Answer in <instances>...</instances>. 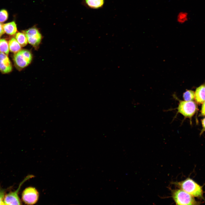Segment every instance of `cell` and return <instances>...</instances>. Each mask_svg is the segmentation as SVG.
<instances>
[{
    "mask_svg": "<svg viewBox=\"0 0 205 205\" xmlns=\"http://www.w3.org/2000/svg\"><path fill=\"white\" fill-rule=\"evenodd\" d=\"M173 184L194 197H202L203 191L202 187L190 178H186L181 181L173 182Z\"/></svg>",
    "mask_w": 205,
    "mask_h": 205,
    "instance_id": "1",
    "label": "cell"
},
{
    "mask_svg": "<svg viewBox=\"0 0 205 205\" xmlns=\"http://www.w3.org/2000/svg\"><path fill=\"white\" fill-rule=\"evenodd\" d=\"M34 177L32 175L26 176L20 183L18 188L14 191H11L6 194L4 199L5 205H20L21 202L19 196V192L23 183L27 180Z\"/></svg>",
    "mask_w": 205,
    "mask_h": 205,
    "instance_id": "5",
    "label": "cell"
},
{
    "mask_svg": "<svg viewBox=\"0 0 205 205\" xmlns=\"http://www.w3.org/2000/svg\"><path fill=\"white\" fill-rule=\"evenodd\" d=\"M189 18L188 13L184 11H181L177 14L176 17V20L180 24H183L187 22Z\"/></svg>",
    "mask_w": 205,
    "mask_h": 205,
    "instance_id": "13",
    "label": "cell"
},
{
    "mask_svg": "<svg viewBox=\"0 0 205 205\" xmlns=\"http://www.w3.org/2000/svg\"><path fill=\"white\" fill-rule=\"evenodd\" d=\"M6 189L0 187V205H5L4 199L6 195Z\"/></svg>",
    "mask_w": 205,
    "mask_h": 205,
    "instance_id": "18",
    "label": "cell"
},
{
    "mask_svg": "<svg viewBox=\"0 0 205 205\" xmlns=\"http://www.w3.org/2000/svg\"><path fill=\"white\" fill-rule=\"evenodd\" d=\"M32 58V54L29 50L23 49L15 54L13 60L16 67L20 70L30 63Z\"/></svg>",
    "mask_w": 205,
    "mask_h": 205,
    "instance_id": "4",
    "label": "cell"
},
{
    "mask_svg": "<svg viewBox=\"0 0 205 205\" xmlns=\"http://www.w3.org/2000/svg\"><path fill=\"white\" fill-rule=\"evenodd\" d=\"M4 32L3 28V24L0 23V37L3 34Z\"/></svg>",
    "mask_w": 205,
    "mask_h": 205,
    "instance_id": "20",
    "label": "cell"
},
{
    "mask_svg": "<svg viewBox=\"0 0 205 205\" xmlns=\"http://www.w3.org/2000/svg\"><path fill=\"white\" fill-rule=\"evenodd\" d=\"M172 197L177 205H196L198 204L194 197L180 189L171 190Z\"/></svg>",
    "mask_w": 205,
    "mask_h": 205,
    "instance_id": "3",
    "label": "cell"
},
{
    "mask_svg": "<svg viewBox=\"0 0 205 205\" xmlns=\"http://www.w3.org/2000/svg\"><path fill=\"white\" fill-rule=\"evenodd\" d=\"M39 196V193L35 188L29 187L23 191L22 194V198L26 204L32 205L37 202Z\"/></svg>",
    "mask_w": 205,
    "mask_h": 205,
    "instance_id": "7",
    "label": "cell"
},
{
    "mask_svg": "<svg viewBox=\"0 0 205 205\" xmlns=\"http://www.w3.org/2000/svg\"><path fill=\"white\" fill-rule=\"evenodd\" d=\"M4 31L10 35L15 34L17 31L16 24L15 21H12L3 24Z\"/></svg>",
    "mask_w": 205,
    "mask_h": 205,
    "instance_id": "11",
    "label": "cell"
},
{
    "mask_svg": "<svg viewBox=\"0 0 205 205\" xmlns=\"http://www.w3.org/2000/svg\"><path fill=\"white\" fill-rule=\"evenodd\" d=\"M195 99L198 103H202L205 101V84L196 88L195 93Z\"/></svg>",
    "mask_w": 205,
    "mask_h": 205,
    "instance_id": "10",
    "label": "cell"
},
{
    "mask_svg": "<svg viewBox=\"0 0 205 205\" xmlns=\"http://www.w3.org/2000/svg\"><path fill=\"white\" fill-rule=\"evenodd\" d=\"M23 32L25 34L28 43L37 48L40 45L42 36L38 30L35 27L29 28Z\"/></svg>",
    "mask_w": 205,
    "mask_h": 205,
    "instance_id": "6",
    "label": "cell"
},
{
    "mask_svg": "<svg viewBox=\"0 0 205 205\" xmlns=\"http://www.w3.org/2000/svg\"><path fill=\"white\" fill-rule=\"evenodd\" d=\"M8 44L9 50L15 54L21 49V46L15 38H12Z\"/></svg>",
    "mask_w": 205,
    "mask_h": 205,
    "instance_id": "12",
    "label": "cell"
},
{
    "mask_svg": "<svg viewBox=\"0 0 205 205\" xmlns=\"http://www.w3.org/2000/svg\"><path fill=\"white\" fill-rule=\"evenodd\" d=\"M9 50V44L7 41L5 39H0V52L8 55Z\"/></svg>",
    "mask_w": 205,
    "mask_h": 205,
    "instance_id": "15",
    "label": "cell"
},
{
    "mask_svg": "<svg viewBox=\"0 0 205 205\" xmlns=\"http://www.w3.org/2000/svg\"><path fill=\"white\" fill-rule=\"evenodd\" d=\"M84 6L91 9H98L102 8L104 3L105 0H82Z\"/></svg>",
    "mask_w": 205,
    "mask_h": 205,
    "instance_id": "9",
    "label": "cell"
},
{
    "mask_svg": "<svg viewBox=\"0 0 205 205\" xmlns=\"http://www.w3.org/2000/svg\"><path fill=\"white\" fill-rule=\"evenodd\" d=\"M201 113L202 115L205 116V101L203 103L202 105Z\"/></svg>",
    "mask_w": 205,
    "mask_h": 205,
    "instance_id": "19",
    "label": "cell"
},
{
    "mask_svg": "<svg viewBox=\"0 0 205 205\" xmlns=\"http://www.w3.org/2000/svg\"><path fill=\"white\" fill-rule=\"evenodd\" d=\"M8 17V13L6 10L2 9L0 11V22H2L6 21Z\"/></svg>",
    "mask_w": 205,
    "mask_h": 205,
    "instance_id": "17",
    "label": "cell"
},
{
    "mask_svg": "<svg viewBox=\"0 0 205 205\" xmlns=\"http://www.w3.org/2000/svg\"><path fill=\"white\" fill-rule=\"evenodd\" d=\"M173 97L179 101L177 107L172 110H177V113L175 117L178 113L182 115L185 118H191L196 113L197 106L196 103L192 101H186L180 100L175 93L173 94Z\"/></svg>",
    "mask_w": 205,
    "mask_h": 205,
    "instance_id": "2",
    "label": "cell"
},
{
    "mask_svg": "<svg viewBox=\"0 0 205 205\" xmlns=\"http://www.w3.org/2000/svg\"><path fill=\"white\" fill-rule=\"evenodd\" d=\"M15 38L21 47L25 46L28 43L26 36L24 32H18L17 33Z\"/></svg>",
    "mask_w": 205,
    "mask_h": 205,
    "instance_id": "14",
    "label": "cell"
},
{
    "mask_svg": "<svg viewBox=\"0 0 205 205\" xmlns=\"http://www.w3.org/2000/svg\"><path fill=\"white\" fill-rule=\"evenodd\" d=\"M12 66L7 55L0 52V71L3 73H7L11 71Z\"/></svg>",
    "mask_w": 205,
    "mask_h": 205,
    "instance_id": "8",
    "label": "cell"
},
{
    "mask_svg": "<svg viewBox=\"0 0 205 205\" xmlns=\"http://www.w3.org/2000/svg\"><path fill=\"white\" fill-rule=\"evenodd\" d=\"M202 124L203 127L202 132L205 131V118L202 121Z\"/></svg>",
    "mask_w": 205,
    "mask_h": 205,
    "instance_id": "21",
    "label": "cell"
},
{
    "mask_svg": "<svg viewBox=\"0 0 205 205\" xmlns=\"http://www.w3.org/2000/svg\"><path fill=\"white\" fill-rule=\"evenodd\" d=\"M183 98L184 101H191L195 98V93L191 90H187L183 94Z\"/></svg>",
    "mask_w": 205,
    "mask_h": 205,
    "instance_id": "16",
    "label": "cell"
}]
</instances>
